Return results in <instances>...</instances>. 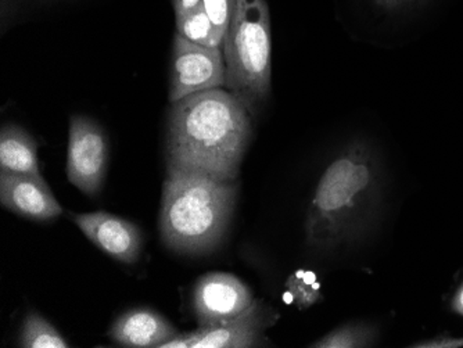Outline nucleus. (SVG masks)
<instances>
[{
	"instance_id": "nucleus-1",
	"label": "nucleus",
	"mask_w": 463,
	"mask_h": 348,
	"mask_svg": "<svg viewBox=\"0 0 463 348\" xmlns=\"http://www.w3.org/2000/svg\"><path fill=\"white\" fill-rule=\"evenodd\" d=\"M383 167L365 140H353L332 158L307 212L311 248L332 251L363 240L373 230L383 204Z\"/></svg>"
},
{
	"instance_id": "nucleus-2",
	"label": "nucleus",
	"mask_w": 463,
	"mask_h": 348,
	"mask_svg": "<svg viewBox=\"0 0 463 348\" xmlns=\"http://www.w3.org/2000/svg\"><path fill=\"white\" fill-rule=\"evenodd\" d=\"M252 137V116L231 90L217 88L171 105L166 167L238 179Z\"/></svg>"
},
{
	"instance_id": "nucleus-3",
	"label": "nucleus",
	"mask_w": 463,
	"mask_h": 348,
	"mask_svg": "<svg viewBox=\"0 0 463 348\" xmlns=\"http://www.w3.org/2000/svg\"><path fill=\"white\" fill-rule=\"evenodd\" d=\"M238 194V179L166 167L160 212L166 248L191 256L214 251L228 232Z\"/></svg>"
},
{
	"instance_id": "nucleus-4",
	"label": "nucleus",
	"mask_w": 463,
	"mask_h": 348,
	"mask_svg": "<svg viewBox=\"0 0 463 348\" xmlns=\"http://www.w3.org/2000/svg\"><path fill=\"white\" fill-rule=\"evenodd\" d=\"M225 87L238 96L252 118L270 95L272 35L267 0H238L222 43Z\"/></svg>"
},
{
	"instance_id": "nucleus-5",
	"label": "nucleus",
	"mask_w": 463,
	"mask_h": 348,
	"mask_svg": "<svg viewBox=\"0 0 463 348\" xmlns=\"http://www.w3.org/2000/svg\"><path fill=\"white\" fill-rule=\"evenodd\" d=\"M108 135L93 119L72 116L70 119L67 178L88 196L101 191L109 167Z\"/></svg>"
},
{
	"instance_id": "nucleus-6",
	"label": "nucleus",
	"mask_w": 463,
	"mask_h": 348,
	"mask_svg": "<svg viewBox=\"0 0 463 348\" xmlns=\"http://www.w3.org/2000/svg\"><path fill=\"white\" fill-rule=\"evenodd\" d=\"M226 67L222 48L199 45L175 33L173 70H171V105L187 96L225 87Z\"/></svg>"
},
{
	"instance_id": "nucleus-7",
	"label": "nucleus",
	"mask_w": 463,
	"mask_h": 348,
	"mask_svg": "<svg viewBox=\"0 0 463 348\" xmlns=\"http://www.w3.org/2000/svg\"><path fill=\"white\" fill-rule=\"evenodd\" d=\"M280 315L264 300L254 303L235 318L199 326L192 331L191 348H250L269 344L265 332L275 326Z\"/></svg>"
},
{
	"instance_id": "nucleus-8",
	"label": "nucleus",
	"mask_w": 463,
	"mask_h": 348,
	"mask_svg": "<svg viewBox=\"0 0 463 348\" xmlns=\"http://www.w3.org/2000/svg\"><path fill=\"white\" fill-rule=\"evenodd\" d=\"M254 300L243 280L225 272L204 275L194 286V308L199 326H213L235 318Z\"/></svg>"
},
{
	"instance_id": "nucleus-9",
	"label": "nucleus",
	"mask_w": 463,
	"mask_h": 348,
	"mask_svg": "<svg viewBox=\"0 0 463 348\" xmlns=\"http://www.w3.org/2000/svg\"><path fill=\"white\" fill-rule=\"evenodd\" d=\"M75 225L100 250L125 264H135L143 250V233L131 221L106 212L72 215Z\"/></svg>"
},
{
	"instance_id": "nucleus-10",
	"label": "nucleus",
	"mask_w": 463,
	"mask_h": 348,
	"mask_svg": "<svg viewBox=\"0 0 463 348\" xmlns=\"http://www.w3.org/2000/svg\"><path fill=\"white\" fill-rule=\"evenodd\" d=\"M0 202L5 209L33 221H51L62 214L43 178L0 171Z\"/></svg>"
},
{
	"instance_id": "nucleus-11",
	"label": "nucleus",
	"mask_w": 463,
	"mask_h": 348,
	"mask_svg": "<svg viewBox=\"0 0 463 348\" xmlns=\"http://www.w3.org/2000/svg\"><path fill=\"white\" fill-rule=\"evenodd\" d=\"M176 327L152 308H132L114 322L109 336L124 347L160 348L178 334Z\"/></svg>"
},
{
	"instance_id": "nucleus-12",
	"label": "nucleus",
	"mask_w": 463,
	"mask_h": 348,
	"mask_svg": "<svg viewBox=\"0 0 463 348\" xmlns=\"http://www.w3.org/2000/svg\"><path fill=\"white\" fill-rule=\"evenodd\" d=\"M0 171L43 178L35 139L14 124H7L0 132Z\"/></svg>"
},
{
	"instance_id": "nucleus-13",
	"label": "nucleus",
	"mask_w": 463,
	"mask_h": 348,
	"mask_svg": "<svg viewBox=\"0 0 463 348\" xmlns=\"http://www.w3.org/2000/svg\"><path fill=\"white\" fill-rule=\"evenodd\" d=\"M381 339L376 324L366 321H354L340 324L309 347L317 348H365L373 347Z\"/></svg>"
},
{
	"instance_id": "nucleus-14",
	"label": "nucleus",
	"mask_w": 463,
	"mask_h": 348,
	"mask_svg": "<svg viewBox=\"0 0 463 348\" xmlns=\"http://www.w3.org/2000/svg\"><path fill=\"white\" fill-rule=\"evenodd\" d=\"M18 347L69 348L70 344L51 322L35 311H30L21 326Z\"/></svg>"
},
{
	"instance_id": "nucleus-15",
	"label": "nucleus",
	"mask_w": 463,
	"mask_h": 348,
	"mask_svg": "<svg viewBox=\"0 0 463 348\" xmlns=\"http://www.w3.org/2000/svg\"><path fill=\"white\" fill-rule=\"evenodd\" d=\"M175 25L176 33L189 39L192 42L222 48L223 38L218 33L212 18L208 17L203 6L186 14L176 15Z\"/></svg>"
},
{
	"instance_id": "nucleus-16",
	"label": "nucleus",
	"mask_w": 463,
	"mask_h": 348,
	"mask_svg": "<svg viewBox=\"0 0 463 348\" xmlns=\"http://www.w3.org/2000/svg\"><path fill=\"white\" fill-rule=\"evenodd\" d=\"M286 289L301 310L309 308L322 298L321 282L314 272L306 269L293 272L286 280Z\"/></svg>"
},
{
	"instance_id": "nucleus-17",
	"label": "nucleus",
	"mask_w": 463,
	"mask_h": 348,
	"mask_svg": "<svg viewBox=\"0 0 463 348\" xmlns=\"http://www.w3.org/2000/svg\"><path fill=\"white\" fill-rule=\"evenodd\" d=\"M236 2L238 0H203L205 13L212 18L213 24L222 38H225L226 31L235 13Z\"/></svg>"
},
{
	"instance_id": "nucleus-18",
	"label": "nucleus",
	"mask_w": 463,
	"mask_h": 348,
	"mask_svg": "<svg viewBox=\"0 0 463 348\" xmlns=\"http://www.w3.org/2000/svg\"><path fill=\"white\" fill-rule=\"evenodd\" d=\"M463 337H434V339L422 340V342L415 343L410 347L418 348H458L462 347Z\"/></svg>"
},
{
	"instance_id": "nucleus-19",
	"label": "nucleus",
	"mask_w": 463,
	"mask_h": 348,
	"mask_svg": "<svg viewBox=\"0 0 463 348\" xmlns=\"http://www.w3.org/2000/svg\"><path fill=\"white\" fill-rule=\"evenodd\" d=\"M425 0H373V4L386 12H398V10H407L411 7L418 6Z\"/></svg>"
},
{
	"instance_id": "nucleus-20",
	"label": "nucleus",
	"mask_w": 463,
	"mask_h": 348,
	"mask_svg": "<svg viewBox=\"0 0 463 348\" xmlns=\"http://www.w3.org/2000/svg\"><path fill=\"white\" fill-rule=\"evenodd\" d=\"M173 5L176 17V15L186 14V13L203 6V0H173Z\"/></svg>"
},
{
	"instance_id": "nucleus-21",
	"label": "nucleus",
	"mask_w": 463,
	"mask_h": 348,
	"mask_svg": "<svg viewBox=\"0 0 463 348\" xmlns=\"http://www.w3.org/2000/svg\"><path fill=\"white\" fill-rule=\"evenodd\" d=\"M451 308L458 314V315L463 316V282L462 285L458 287L454 297H452Z\"/></svg>"
}]
</instances>
